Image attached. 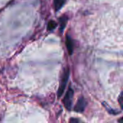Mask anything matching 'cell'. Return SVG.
Wrapping results in <instances>:
<instances>
[{
	"mask_svg": "<svg viewBox=\"0 0 123 123\" xmlns=\"http://www.w3.org/2000/svg\"><path fill=\"white\" fill-rule=\"evenodd\" d=\"M69 75H70L69 68H65L63 76L61 77L60 86H59V88L58 90V97H61L62 96V94H63L66 86V84H67V82H68V78H69Z\"/></svg>",
	"mask_w": 123,
	"mask_h": 123,
	"instance_id": "cell-1",
	"label": "cell"
},
{
	"mask_svg": "<svg viewBox=\"0 0 123 123\" xmlns=\"http://www.w3.org/2000/svg\"><path fill=\"white\" fill-rule=\"evenodd\" d=\"M73 97H74V90L71 86H69V88H68V91L66 92V95H65V97H64V98L63 99L64 107L68 111H70L71 110Z\"/></svg>",
	"mask_w": 123,
	"mask_h": 123,
	"instance_id": "cell-2",
	"label": "cell"
},
{
	"mask_svg": "<svg viewBox=\"0 0 123 123\" xmlns=\"http://www.w3.org/2000/svg\"><path fill=\"white\" fill-rule=\"evenodd\" d=\"M86 107V101L83 97H81L79 99L77 103L76 104L74 107V111L76 112H79V113L83 112Z\"/></svg>",
	"mask_w": 123,
	"mask_h": 123,
	"instance_id": "cell-3",
	"label": "cell"
},
{
	"mask_svg": "<svg viewBox=\"0 0 123 123\" xmlns=\"http://www.w3.org/2000/svg\"><path fill=\"white\" fill-rule=\"evenodd\" d=\"M66 45L69 55H72L74 52V41L69 35H66Z\"/></svg>",
	"mask_w": 123,
	"mask_h": 123,
	"instance_id": "cell-4",
	"label": "cell"
},
{
	"mask_svg": "<svg viewBox=\"0 0 123 123\" xmlns=\"http://www.w3.org/2000/svg\"><path fill=\"white\" fill-rule=\"evenodd\" d=\"M59 22H60V28H59V31L61 32H63V31L64 30L66 26V23L68 22V17L63 15L62 17H60L59 19Z\"/></svg>",
	"mask_w": 123,
	"mask_h": 123,
	"instance_id": "cell-5",
	"label": "cell"
},
{
	"mask_svg": "<svg viewBox=\"0 0 123 123\" xmlns=\"http://www.w3.org/2000/svg\"><path fill=\"white\" fill-rule=\"evenodd\" d=\"M66 0H53V7L55 12L59 11L65 4Z\"/></svg>",
	"mask_w": 123,
	"mask_h": 123,
	"instance_id": "cell-6",
	"label": "cell"
},
{
	"mask_svg": "<svg viewBox=\"0 0 123 123\" xmlns=\"http://www.w3.org/2000/svg\"><path fill=\"white\" fill-rule=\"evenodd\" d=\"M58 26V24L53 21V20H50L48 22V25H47V28H48V31H52L55 28H56V27Z\"/></svg>",
	"mask_w": 123,
	"mask_h": 123,
	"instance_id": "cell-7",
	"label": "cell"
},
{
	"mask_svg": "<svg viewBox=\"0 0 123 123\" xmlns=\"http://www.w3.org/2000/svg\"><path fill=\"white\" fill-rule=\"evenodd\" d=\"M103 105H105V107L107 110V111L110 112V113H111V114H113V115H117V114H119L120 112H116L115 110H112V109H111V108H110L109 107V105H107V104H105V103H103Z\"/></svg>",
	"mask_w": 123,
	"mask_h": 123,
	"instance_id": "cell-8",
	"label": "cell"
},
{
	"mask_svg": "<svg viewBox=\"0 0 123 123\" xmlns=\"http://www.w3.org/2000/svg\"><path fill=\"white\" fill-rule=\"evenodd\" d=\"M69 123H79V121L78 119L73 117V118H71V119H70Z\"/></svg>",
	"mask_w": 123,
	"mask_h": 123,
	"instance_id": "cell-9",
	"label": "cell"
},
{
	"mask_svg": "<svg viewBox=\"0 0 123 123\" xmlns=\"http://www.w3.org/2000/svg\"><path fill=\"white\" fill-rule=\"evenodd\" d=\"M122 97H123V95H122V94H120V97H119V102H120V107H123V104H122Z\"/></svg>",
	"mask_w": 123,
	"mask_h": 123,
	"instance_id": "cell-10",
	"label": "cell"
},
{
	"mask_svg": "<svg viewBox=\"0 0 123 123\" xmlns=\"http://www.w3.org/2000/svg\"><path fill=\"white\" fill-rule=\"evenodd\" d=\"M119 122H120V123H123V117H121V118L119 120Z\"/></svg>",
	"mask_w": 123,
	"mask_h": 123,
	"instance_id": "cell-11",
	"label": "cell"
}]
</instances>
